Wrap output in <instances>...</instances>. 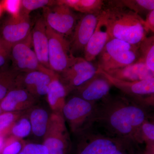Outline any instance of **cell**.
I'll return each mask as SVG.
<instances>
[{
    "instance_id": "cell-19",
    "label": "cell",
    "mask_w": 154,
    "mask_h": 154,
    "mask_svg": "<svg viewBox=\"0 0 154 154\" xmlns=\"http://www.w3.org/2000/svg\"><path fill=\"white\" fill-rule=\"evenodd\" d=\"M105 72L116 79L131 82L154 78V72L149 70L144 63L140 61L122 68Z\"/></svg>"
},
{
    "instance_id": "cell-6",
    "label": "cell",
    "mask_w": 154,
    "mask_h": 154,
    "mask_svg": "<svg viewBox=\"0 0 154 154\" xmlns=\"http://www.w3.org/2000/svg\"><path fill=\"white\" fill-rule=\"evenodd\" d=\"M97 73L103 75L112 86L134 102L149 108L154 106V78L131 82L116 79L98 68Z\"/></svg>"
},
{
    "instance_id": "cell-16",
    "label": "cell",
    "mask_w": 154,
    "mask_h": 154,
    "mask_svg": "<svg viewBox=\"0 0 154 154\" xmlns=\"http://www.w3.org/2000/svg\"><path fill=\"white\" fill-rule=\"evenodd\" d=\"M37 101V99L25 89L17 88L1 101L0 107L3 112L25 111L36 105Z\"/></svg>"
},
{
    "instance_id": "cell-25",
    "label": "cell",
    "mask_w": 154,
    "mask_h": 154,
    "mask_svg": "<svg viewBox=\"0 0 154 154\" xmlns=\"http://www.w3.org/2000/svg\"><path fill=\"white\" fill-rule=\"evenodd\" d=\"M31 133V125L26 110L12 127L8 136L23 140L24 138L28 136Z\"/></svg>"
},
{
    "instance_id": "cell-15",
    "label": "cell",
    "mask_w": 154,
    "mask_h": 154,
    "mask_svg": "<svg viewBox=\"0 0 154 154\" xmlns=\"http://www.w3.org/2000/svg\"><path fill=\"white\" fill-rule=\"evenodd\" d=\"M111 83L101 74L94 77L74 90L75 96L86 101L95 103L101 101L110 95Z\"/></svg>"
},
{
    "instance_id": "cell-10",
    "label": "cell",
    "mask_w": 154,
    "mask_h": 154,
    "mask_svg": "<svg viewBox=\"0 0 154 154\" xmlns=\"http://www.w3.org/2000/svg\"><path fill=\"white\" fill-rule=\"evenodd\" d=\"M32 47L31 33L27 39L14 45L11 48L10 57L13 62L15 71L27 73L46 68L38 61Z\"/></svg>"
},
{
    "instance_id": "cell-8",
    "label": "cell",
    "mask_w": 154,
    "mask_h": 154,
    "mask_svg": "<svg viewBox=\"0 0 154 154\" xmlns=\"http://www.w3.org/2000/svg\"><path fill=\"white\" fill-rule=\"evenodd\" d=\"M46 31L50 69L57 73H62L67 68L75 56L71 51L70 42L66 37L56 32L47 24Z\"/></svg>"
},
{
    "instance_id": "cell-14",
    "label": "cell",
    "mask_w": 154,
    "mask_h": 154,
    "mask_svg": "<svg viewBox=\"0 0 154 154\" xmlns=\"http://www.w3.org/2000/svg\"><path fill=\"white\" fill-rule=\"evenodd\" d=\"M24 73L19 75V87L25 89L36 99L46 96L50 83L57 74L47 68Z\"/></svg>"
},
{
    "instance_id": "cell-28",
    "label": "cell",
    "mask_w": 154,
    "mask_h": 154,
    "mask_svg": "<svg viewBox=\"0 0 154 154\" xmlns=\"http://www.w3.org/2000/svg\"><path fill=\"white\" fill-rule=\"evenodd\" d=\"M26 143L25 141L11 136L6 137L1 154H19Z\"/></svg>"
},
{
    "instance_id": "cell-21",
    "label": "cell",
    "mask_w": 154,
    "mask_h": 154,
    "mask_svg": "<svg viewBox=\"0 0 154 154\" xmlns=\"http://www.w3.org/2000/svg\"><path fill=\"white\" fill-rule=\"evenodd\" d=\"M31 126V133L37 137H44L47 131L51 113L45 108L35 106L27 110Z\"/></svg>"
},
{
    "instance_id": "cell-32",
    "label": "cell",
    "mask_w": 154,
    "mask_h": 154,
    "mask_svg": "<svg viewBox=\"0 0 154 154\" xmlns=\"http://www.w3.org/2000/svg\"><path fill=\"white\" fill-rule=\"evenodd\" d=\"M19 154H48V150L43 144L26 143Z\"/></svg>"
},
{
    "instance_id": "cell-31",
    "label": "cell",
    "mask_w": 154,
    "mask_h": 154,
    "mask_svg": "<svg viewBox=\"0 0 154 154\" xmlns=\"http://www.w3.org/2000/svg\"><path fill=\"white\" fill-rule=\"evenodd\" d=\"M3 10L7 11L11 17H18L22 10V3L21 0H5L1 2Z\"/></svg>"
},
{
    "instance_id": "cell-26",
    "label": "cell",
    "mask_w": 154,
    "mask_h": 154,
    "mask_svg": "<svg viewBox=\"0 0 154 154\" xmlns=\"http://www.w3.org/2000/svg\"><path fill=\"white\" fill-rule=\"evenodd\" d=\"M124 7L140 16L154 10V0H120Z\"/></svg>"
},
{
    "instance_id": "cell-34",
    "label": "cell",
    "mask_w": 154,
    "mask_h": 154,
    "mask_svg": "<svg viewBox=\"0 0 154 154\" xmlns=\"http://www.w3.org/2000/svg\"><path fill=\"white\" fill-rule=\"evenodd\" d=\"M14 70H2L0 71V84L8 77L11 75Z\"/></svg>"
},
{
    "instance_id": "cell-29",
    "label": "cell",
    "mask_w": 154,
    "mask_h": 154,
    "mask_svg": "<svg viewBox=\"0 0 154 154\" xmlns=\"http://www.w3.org/2000/svg\"><path fill=\"white\" fill-rule=\"evenodd\" d=\"M19 73L14 71L0 84V102L10 91L19 88Z\"/></svg>"
},
{
    "instance_id": "cell-17",
    "label": "cell",
    "mask_w": 154,
    "mask_h": 154,
    "mask_svg": "<svg viewBox=\"0 0 154 154\" xmlns=\"http://www.w3.org/2000/svg\"><path fill=\"white\" fill-rule=\"evenodd\" d=\"M110 38L107 24L102 12L96 29L84 49V58L90 62L95 60Z\"/></svg>"
},
{
    "instance_id": "cell-4",
    "label": "cell",
    "mask_w": 154,
    "mask_h": 154,
    "mask_svg": "<svg viewBox=\"0 0 154 154\" xmlns=\"http://www.w3.org/2000/svg\"><path fill=\"white\" fill-rule=\"evenodd\" d=\"M97 104L75 95L66 100L62 114L73 134L76 135L93 127Z\"/></svg>"
},
{
    "instance_id": "cell-18",
    "label": "cell",
    "mask_w": 154,
    "mask_h": 154,
    "mask_svg": "<svg viewBox=\"0 0 154 154\" xmlns=\"http://www.w3.org/2000/svg\"><path fill=\"white\" fill-rule=\"evenodd\" d=\"M33 50L42 65L49 69L48 63V39L46 24L44 18H39L31 30Z\"/></svg>"
},
{
    "instance_id": "cell-24",
    "label": "cell",
    "mask_w": 154,
    "mask_h": 154,
    "mask_svg": "<svg viewBox=\"0 0 154 154\" xmlns=\"http://www.w3.org/2000/svg\"><path fill=\"white\" fill-rule=\"evenodd\" d=\"M140 58L149 70L154 72V36L146 37L138 45Z\"/></svg>"
},
{
    "instance_id": "cell-37",
    "label": "cell",
    "mask_w": 154,
    "mask_h": 154,
    "mask_svg": "<svg viewBox=\"0 0 154 154\" xmlns=\"http://www.w3.org/2000/svg\"><path fill=\"white\" fill-rule=\"evenodd\" d=\"M128 146L127 147L119 149L112 154H128V152H127V149L128 148Z\"/></svg>"
},
{
    "instance_id": "cell-9",
    "label": "cell",
    "mask_w": 154,
    "mask_h": 154,
    "mask_svg": "<svg viewBox=\"0 0 154 154\" xmlns=\"http://www.w3.org/2000/svg\"><path fill=\"white\" fill-rule=\"evenodd\" d=\"M77 19L72 10L64 5L56 4L44 8L45 23L50 28L65 37L72 34Z\"/></svg>"
},
{
    "instance_id": "cell-12",
    "label": "cell",
    "mask_w": 154,
    "mask_h": 154,
    "mask_svg": "<svg viewBox=\"0 0 154 154\" xmlns=\"http://www.w3.org/2000/svg\"><path fill=\"white\" fill-rule=\"evenodd\" d=\"M102 12L98 14H83L78 19L70 42L71 51L73 55L75 53L84 52L96 29Z\"/></svg>"
},
{
    "instance_id": "cell-13",
    "label": "cell",
    "mask_w": 154,
    "mask_h": 154,
    "mask_svg": "<svg viewBox=\"0 0 154 154\" xmlns=\"http://www.w3.org/2000/svg\"><path fill=\"white\" fill-rule=\"evenodd\" d=\"M31 33L29 14L22 10L18 17H10L6 20L2 28V37L0 38L12 47L27 39Z\"/></svg>"
},
{
    "instance_id": "cell-22",
    "label": "cell",
    "mask_w": 154,
    "mask_h": 154,
    "mask_svg": "<svg viewBox=\"0 0 154 154\" xmlns=\"http://www.w3.org/2000/svg\"><path fill=\"white\" fill-rule=\"evenodd\" d=\"M132 141L136 144L145 143V152L148 154H154V122L150 119H147L135 131Z\"/></svg>"
},
{
    "instance_id": "cell-2",
    "label": "cell",
    "mask_w": 154,
    "mask_h": 154,
    "mask_svg": "<svg viewBox=\"0 0 154 154\" xmlns=\"http://www.w3.org/2000/svg\"><path fill=\"white\" fill-rule=\"evenodd\" d=\"M102 14L110 38L138 45L149 32L141 16L124 7L119 1H105Z\"/></svg>"
},
{
    "instance_id": "cell-7",
    "label": "cell",
    "mask_w": 154,
    "mask_h": 154,
    "mask_svg": "<svg viewBox=\"0 0 154 154\" xmlns=\"http://www.w3.org/2000/svg\"><path fill=\"white\" fill-rule=\"evenodd\" d=\"M42 144L48 154H69L72 144L66 122L62 115L51 113Z\"/></svg>"
},
{
    "instance_id": "cell-35",
    "label": "cell",
    "mask_w": 154,
    "mask_h": 154,
    "mask_svg": "<svg viewBox=\"0 0 154 154\" xmlns=\"http://www.w3.org/2000/svg\"><path fill=\"white\" fill-rule=\"evenodd\" d=\"M132 143L129 146V147L127 149L128 154H146L145 152L144 151L143 152L135 151L134 149L132 148Z\"/></svg>"
},
{
    "instance_id": "cell-38",
    "label": "cell",
    "mask_w": 154,
    "mask_h": 154,
    "mask_svg": "<svg viewBox=\"0 0 154 154\" xmlns=\"http://www.w3.org/2000/svg\"><path fill=\"white\" fill-rule=\"evenodd\" d=\"M5 138L6 137H5L0 136V154L2 150L4 144H5Z\"/></svg>"
},
{
    "instance_id": "cell-1",
    "label": "cell",
    "mask_w": 154,
    "mask_h": 154,
    "mask_svg": "<svg viewBox=\"0 0 154 154\" xmlns=\"http://www.w3.org/2000/svg\"><path fill=\"white\" fill-rule=\"evenodd\" d=\"M150 118L149 107L125 95H109L97 103L94 124L104 128L107 135L132 141L139 127Z\"/></svg>"
},
{
    "instance_id": "cell-30",
    "label": "cell",
    "mask_w": 154,
    "mask_h": 154,
    "mask_svg": "<svg viewBox=\"0 0 154 154\" xmlns=\"http://www.w3.org/2000/svg\"><path fill=\"white\" fill-rule=\"evenodd\" d=\"M22 11L28 14L31 11L40 8L52 7L56 5V1L49 0H22Z\"/></svg>"
},
{
    "instance_id": "cell-33",
    "label": "cell",
    "mask_w": 154,
    "mask_h": 154,
    "mask_svg": "<svg viewBox=\"0 0 154 154\" xmlns=\"http://www.w3.org/2000/svg\"><path fill=\"white\" fill-rule=\"evenodd\" d=\"M145 25L147 31L154 32V10L150 11L146 16Z\"/></svg>"
},
{
    "instance_id": "cell-40",
    "label": "cell",
    "mask_w": 154,
    "mask_h": 154,
    "mask_svg": "<svg viewBox=\"0 0 154 154\" xmlns=\"http://www.w3.org/2000/svg\"><path fill=\"white\" fill-rule=\"evenodd\" d=\"M3 111L2 110V109H1V107H0V114H1V113H3Z\"/></svg>"
},
{
    "instance_id": "cell-20",
    "label": "cell",
    "mask_w": 154,
    "mask_h": 154,
    "mask_svg": "<svg viewBox=\"0 0 154 154\" xmlns=\"http://www.w3.org/2000/svg\"><path fill=\"white\" fill-rule=\"evenodd\" d=\"M68 93V90L57 74L50 83L46 94L48 102L52 113L62 114Z\"/></svg>"
},
{
    "instance_id": "cell-5",
    "label": "cell",
    "mask_w": 154,
    "mask_h": 154,
    "mask_svg": "<svg viewBox=\"0 0 154 154\" xmlns=\"http://www.w3.org/2000/svg\"><path fill=\"white\" fill-rule=\"evenodd\" d=\"M76 136L78 139L75 154H112L127 147L131 142L95 132L92 127Z\"/></svg>"
},
{
    "instance_id": "cell-23",
    "label": "cell",
    "mask_w": 154,
    "mask_h": 154,
    "mask_svg": "<svg viewBox=\"0 0 154 154\" xmlns=\"http://www.w3.org/2000/svg\"><path fill=\"white\" fill-rule=\"evenodd\" d=\"M56 4L67 6L72 10L83 14L101 13L105 6V1L102 0H58Z\"/></svg>"
},
{
    "instance_id": "cell-3",
    "label": "cell",
    "mask_w": 154,
    "mask_h": 154,
    "mask_svg": "<svg viewBox=\"0 0 154 154\" xmlns=\"http://www.w3.org/2000/svg\"><path fill=\"white\" fill-rule=\"evenodd\" d=\"M98 57L99 69L107 72L122 68L139 60L138 45L110 38Z\"/></svg>"
},
{
    "instance_id": "cell-27",
    "label": "cell",
    "mask_w": 154,
    "mask_h": 154,
    "mask_svg": "<svg viewBox=\"0 0 154 154\" xmlns=\"http://www.w3.org/2000/svg\"><path fill=\"white\" fill-rule=\"evenodd\" d=\"M25 112H5L0 114V136H8L14 123Z\"/></svg>"
},
{
    "instance_id": "cell-36",
    "label": "cell",
    "mask_w": 154,
    "mask_h": 154,
    "mask_svg": "<svg viewBox=\"0 0 154 154\" xmlns=\"http://www.w3.org/2000/svg\"><path fill=\"white\" fill-rule=\"evenodd\" d=\"M8 46H10V45L6 44L5 42L3 41V40H2V38H0V54L4 50V49Z\"/></svg>"
},
{
    "instance_id": "cell-11",
    "label": "cell",
    "mask_w": 154,
    "mask_h": 154,
    "mask_svg": "<svg viewBox=\"0 0 154 154\" xmlns=\"http://www.w3.org/2000/svg\"><path fill=\"white\" fill-rule=\"evenodd\" d=\"M96 68L84 58L75 57L67 68L61 74L60 79L69 91L83 85L97 74Z\"/></svg>"
},
{
    "instance_id": "cell-39",
    "label": "cell",
    "mask_w": 154,
    "mask_h": 154,
    "mask_svg": "<svg viewBox=\"0 0 154 154\" xmlns=\"http://www.w3.org/2000/svg\"><path fill=\"white\" fill-rule=\"evenodd\" d=\"M3 9L2 7V5H1V3H0V17L2 16V14L3 13Z\"/></svg>"
}]
</instances>
